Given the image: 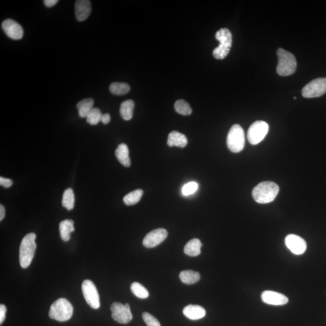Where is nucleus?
<instances>
[{"label":"nucleus","mask_w":326,"mask_h":326,"mask_svg":"<svg viewBox=\"0 0 326 326\" xmlns=\"http://www.w3.org/2000/svg\"><path fill=\"white\" fill-rule=\"evenodd\" d=\"M75 194L72 189L65 190L62 199V206L66 208L68 210H72L75 207Z\"/></svg>","instance_id":"obj_24"},{"label":"nucleus","mask_w":326,"mask_h":326,"mask_svg":"<svg viewBox=\"0 0 326 326\" xmlns=\"http://www.w3.org/2000/svg\"><path fill=\"white\" fill-rule=\"evenodd\" d=\"M227 143L228 149L234 153H238L244 148L245 136L243 128L239 125H234L228 134Z\"/></svg>","instance_id":"obj_6"},{"label":"nucleus","mask_w":326,"mask_h":326,"mask_svg":"<svg viewBox=\"0 0 326 326\" xmlns=\"http://www.w3.org/2000/svg\"><path fill=\"white\" fill-rule=\"evenodd\" d=\"M102 115L103 114H102L101 110L99 109H96H96H93L89 112L88 116L86 117V122L91 125L98 124L99 122L101 121Z\"/></svg>","instance_id":"obj_29"},{"label":"nucleus","mask_w":326,"mask_h":326,"mask_svg":"<svg viewBox=\"0 0 326 326\" xmlns=\"http://www.w3.org/2000/svg\"><path fill=\"white\" fill-rule=\"evenodd\" d=\"M285 244L289 250L294 254H303L306 250V241L303 238L296 235H289L286 236Z\"/></svg>","instance_id":"obj_12"},{"label":"nucleus","mask_w":326,"mask_h":326,"mask_svg":"<svg viewBox=\"0 0 326 326\" xmlns=\"http://www.w3.org/2000/svg\"><path fill=\"white\" fill-rule=\"evenodd\" d=\"M57 2H58L57 0H45V1H44L45 6L47 7H54L57 3Z\"/></svg>","instance_id":"obj_34"},{"label":"nucleus","mask_w":326,"mask_h":326,"mask_svg":"<svg viewBox=\"0 0 326 326\" xmlns=\"http://www.w3.org/2000/svg\"><path fill=\"white\" fill-rule=\"evenodd\" d=\"M0 185L5 188H9L12 186L13 181L9 178L0 177Z\"/></svg>","instance_id":"obj_33"},{"label":"nucleus","mask_w":326,"mask_h":326,"mask_svg":"<svg viewBox=\"0 0 326 326\" xmlns=\"http://www.w3.org/2000/svg\"><path fill=\"white\" fill-rule=\"evenodd\" d=\"M216 39L219 41V46L213 52L215 58L223 59L227 57L232 45V35L228 28H223L216 33Z\"/></svg>","instance_id":"obj_5"},{"label":"nucleus","mask_w":326,"mask_h":326,"mask_svg":"<svg viewBox=\"0 0 326 326\" xmlns=\"http://www.w3.org/2000/svg\"><path fill=\"white\" fill-rule=\"evenodd\" d=\"M261 299L265 303L274 306H283L289 301L288 297L283 294L272 291H264L262 294Z\"/></svg>","instance_id":"obj_14"},{"label":"nucleus","mask_w":326,"mask_h":326,"mask_svg":"<svg viewBox=\"0 0 326 326\" xmlns=\"http://www.w3.org/2000/svg\"><path fill=\"white\" fill-rule=\"evenodd\" d=\"M130 86L123 82L112 83L109 86V91L115 95H125L130 91Z\"/></svg>","instance_id":"obj_25"},{"label":"nucleus","mask_w":326,"mask_h":326,"mask_svg":"<svg viewBox=\"0 0 326 326\" xmlns=\"http://www.w3.org/2000/svg\"><path fill=\"white\" fill-rule=\"evenodd\" d=\"M131 290L134 295L141 299H146L149 296V292L140 283L134 282L131 286Z\"/></svg>","instance_id":"obj_27"},{"label":"nucleus","mask_w":326,"mask_h":326,"mask_svg":"<svg viewBox=\"0 0 326 326\" xmlns=\"http://www.w3.org/2000/svg\"><path fill=\"white\" fill-rule=\"evenodd\" d=\"M175 109L179 114L183 115H189L192 112L190 105L184 100H178L175 103Z\"/></svg>","instance_id":"obj_28"},{"label":"nucleus","mask_w":326,"mask_h":326,"mask_svg":"<svg viewBox=\"0 0 326 326\" xmlns=\"http://www.w3.org/2000/svg\"><path fill=\"white\" fill-rule=\"evenodd\" d=\"M198 185L196 182H190L186 184L182 189V193L184 196H189L198 190Z\"/></svg>","instance_id":"obj_30"},{"label":"nucleus","mask_w":326,"mask_h":326,"mask_svg":"<svg viewBox=\"0 0 326 326\" xmlns=\"http://www.w3.org/2000/svg\"><path fill=\"white\" fill-rule=\"evenodd\" d=\"M2 28L8 37L20 40L23 36L24 31L22 26L12 19L4 20L2 23Z\"/></svg>","instance_id":"obj_13"},{"label":"nucleus","mask_w":326,"mask_h":326,"mask_svg":"<svg viewBox=\"0 0 326 326\" xmlns=\"http://www.w3.org/2000/svg\"><path fill=\"white\" fill-rule=\"evenodd\" d=\"M201 242L198 239H191L186 244L184 251L186 255L190 257H196L201 254Z\"/></svg>","instance_id":"obj_20"},{"label":"nucleus","mask_w":326,"mask_h":326,"mask_svg":"<svg viewBox=\"0 0 326 326\" xmlns=\"http://www.w3.org/2000/svg\"><path fill=\"white\" fill-rule=\"evenodd\" d=\"M111 311L112 319L120 324H128L133 320V314L128 303L124 305L117 302L114 303L111 305Z\"/></svg>","instance_id":"obj_10"},{"label":"nucleus","mask_w":326,"mask_h":326,"mask_svg":"<svg viewBox=\"0 0 326 326\" xmlns=\"http://www.w3.org/2000/svg\"><path fill=\"white\" fill-rule=\"evenodd\" d=\"M143 191L141 189H137L130 193L126 194L123 198V201L127 206H133V205L138 203L140 201L142 196H143Z\"/></svg>","instance_id":"obj_26"},{"label":"nucleus","mask_w":326,"mask_h":326,"mask_svg":"<svg viewBox=\"0 0 326 326\" xmlns=\"http://www.w3.org/2000/svg\"><path fill=\"white\" fill-rule=\"evenodd\" d=\"M183 314L191 320H198L206 316V311L199 305H188L184 308Z\"/></svg>","instance_id":"obj_16"},{"label":"nucleus","mask_w":326,"mask_h":326,"mask_svg":"<svg viewBox=\"0 0 326 326\" xmlns=\"http://www.w3.org/2000/svg\"><path fill=\"white\" fill-rule=\"evenodd\" d=\"M73 307L65 299H59L52 304L49 315L51 319L60 322H67L72 318Z\"/></svg>","instance_id":"obj_3"},{"label":"nucleus","mask_w":326,"mask_h":326,"mask_svg":"<svg viewBox=\"0 0 326 326\" xmlns=\"http://www.w3.org/2000/svg\"><path fill=\"white\" fill-rule=\"evenodd\" d=\"M142 317H143L144 322L148 326H162L159 321L153 315L149 314L148 312H144L142 314Z\"/></svg>","instance_id":"obj_31"},{"label":"nucleus","mask_w":326,"mask_h":326,"mask_svg":"<svg viewBox=\"0 0 326 326\" xmlns=\"http://www.w3.org/2000/svg\"><path fill=\"white\" fill-rule=\"evenodd\" d=\"M278 62L277 72L282 76H288L294 74L297 69L295 56L291 53L283 49H278L277 52Z\"/></svg>","instance_id":"obj_4"},{"label":"nucleus","mask_w":326,"mask_h":326,"mask_svg":"<svg viewBox=\"0 0 326 326\" xmlns=\"http://www.w3.org/2000/svg\"><path fill=\"white\" fill-rule=\"evenodd\" d=\"M35 233L27 234L23 239L20 248V263L23 268L29 267L36 249Z\"/></svg>","instance_id":"obj_2"},{"label":"nucleus","mask_w":326,"mask_h":326,"mask_svg":"<svg viewBox=\"0 0 326 326\" xmlns=\"http://www.w3.org/2000/svg\"><path fill=\"white\" fill-rule=\"evenodd\" d=\"M168 233L164 228H159L149 233L143 241V245L146 248H154L167 238Z\"/></svg>","instance_id":"obj_11"},{"label":"nucleus","mask_w":326,"mask_h":326,"mask_svg":"<svg viewBox=\"0 0 326 326\" xmlns=\"http://www.w3.org/2000/svg\"><path fill=\"white\" fill-rule=\"evenodd\" d=\"M94 100L88 98L82 100L77 104L79 115L82 118H86L93 109Z\"/></svg>","instance_id":"obj_21"},{"label":"nucleus","mask_w":326,"mask_h":326,"mask_svg":"<svg viewBox=\"0 0 326 326\" xmlns=\"http://www.w3.org/2000/svg\"><path fill=\"white\" fill-rule=\"evenodd\" d=\"M134 109V102L132 100L122 102L120 105V114L123 120L128 121L132 119Z\"/></svg>","instance_id":"obj_23"},{"label":"nucleus","mask_w":326,"mask_h":326,"mask_svg":"<svg viewBox=\"0 0 326 326\" xmlns=\"http://www.w3.org/2000/svg\"><path fill=\"white\" fill-rule=\"evenodd\" d=\"M188 143L186 136L177 131H172L168 136L167 144L170 147L177 146L183 148L187 146Z\"/></svg>","instance_id":"obj_17"},{"label":"nucleus","mask_w":326,"mask_h":326,"mask_svg":"<svg viewBox=\"0 0 326 326\" xmlns=\"http://www.w3.org/2000/svg\"><path fill=\"white\" fill-rule=\"evenodd\" d=\"M180 278L183 283L187 285H192L200 280L201 275L199 272L194 271L185 270L180 272Z\"/></svg>","instance_id":"obj_22"},{"label":"nucleus","mask_w":326,"mask_h":326,"mask_svg":"<svg viewBox=\"0 0 326 326\" xmlns=\"http://www.w3.org/2000/svg\"><path fill=\"white\" fill-rule=\"evenodd\" d=\"M115 156L119 162L126 167L131 166V160L129 156V149L125 143H122L118 146L115 152Z\"/></svg>","instance_id":"obj_18"},{"label":"nucleus","mask_w":326,"mask_h":326,"mask_svg":"<svg viewBox=\"0 0 326 326\" xmlns=\"http://www.w3.org/2000/svg\"><path fill=\"white\" fill-rule=\"evenodd\" d=\"M5 208L2 205H0V221H2V220L4 219L5 217Z\"/></svg>","instance_id":"obj_36"},{"label":"nucleus","mask_w":326,"mask_h":326,"mask_svg":"<svg viewBox=\"0 0 326 326\" xmlns=\"http://www.w3.org/2000/svg\"><path fill=\"white\" fill-rule=\"evenodd\" d=\"M91 12V1L89 0H78L75 2V15L78 22H83L88 18Z\"/></svg>","instance_id":"obj_15"},{"label":"nucleus","mask_w":326,"mask_h":326,"mask_svg":"<svg viewBox=\"0 0 326 326\" xmlns=\"http://www.w3.org/2000/svg\"><path fill=\"white\" fill-rule=\"evenodd\" d=\"M326 93V78H318L307 84L302 89V95L305 98H315L324 95Z\"/></svg>","instance_id":"obj_9"},{"label":"nucleus","mask_w":326,"mask_h":326,"mask_svg":"<svg viewBox=\"0 0 326 326\" xmlns=\"http://www.w3.org/2000/svg\"><path fill=\"white\" fill-rule=\"evenodd\" d=\"M111 121V117L109 114H105L102 115L101 122L104 123V124L107 125L108 123H109Z\"/></svg>","instance_id":"obj_35"},{"label":"nucleus","mask_w":326,"mask_h":326,"mask_svg":"<svg viewBox=\"0 0 326 326\" xmlns=\"http://www.w3.org/2000/svg\"><path fill=\"white\" fill-rule=\"evenodd\" d=\"M269 131V125L264 121H257L249 127L247 138L252 145L259 144L265 138Z\"/></svg>","instance_id":"obj_7"},{"label":"nucleus","mask_w":326,"mask_h":326,"mask_svg":"<svg viewBox=\"0 0 326 326\" xmlns=\"http://www.w3.org/2000/svg\"><path fill=\"white\" fill-rule=\"evenodd\" d=\"M75 231L74 222L70 219L62 220L59 223L60 238L63 241L67 242L71 238V233Z\"/></svg>","instance_id":"obj_19"},{"label":"nucleus","mask_w":326,"mask_h":326,"mask_svg":"<svg viewBox=\"0 0 326 326\" xmlns=\"http://www.w3.org/2000/svg\"><path fill=\"white\" fill-rule=\"evenodd\" d=\"M82 291L89 306L94 309H99L101 306L100 297L94 283L89 280H84L82 284Z\"/></svg>","instance_id":"obj_8"},{"label":"nucleus","mask_w":326,"mask_h":326,"mask_svg":"<svg viewBox=\"0 0 326 326\" xmlns=\"http://www.w3.org/2000/svg\"><path fill=\"white\" fill-rule=\"evenodd\" d=\"M279 192V187L272 181H264L255 187L252 191L254 201L259 204H268L274 200Z\"/></svg>","instance_id":"obj_1"},{"label":"nucleus","mask_w":326,"mask_h":326,"mask_svg":"<svg viewBox=\"0 0 326 326\" xmlns=\"http://www.w3.org/2000/svg\"><path fill=\"white\" fill-rule=\"evenodd\" d=\"M7 312V307L5 305L1 304L0 305V325H2L6 319V314Z\"/></svg>","instance_id":"obj_32"}]
</instances>
